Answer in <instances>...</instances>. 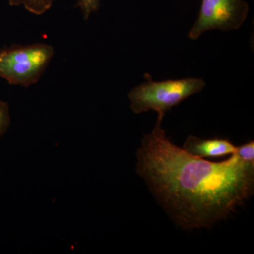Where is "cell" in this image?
Segmentation results:
<instances>
[{"mask_svg": "<svg viewBox=\"0 0 254 254\" xmlns=\"http://www.w3.org/2000/svg\"><path fill=\"white\" fill-rule=\"evenodd\" d=\"M11 123L9 105L0 100V137L7 131Z\"/></svg>", "mask_w": 254, "mask_h": 254, "instance_id": "obj_7", "label": "cell"}, {"mask_svg": "<svg viewBox=\"0 0 254 254\" xmlns=\"http://www.w3.org/2000/svg\"><path fill=\"white\" fill-rule=\"evenodd\" d=\"M183 149L197 158H219L235 153L237 147L223 138L202 139L194 136L187 138Z\"/></svg>", "mask_w": 254, "mask_h": 254, "instance_id": "obj_5", "label": "cell"}, {"mask_svg": "<svg viewBox=\"0 0 254 254\" xmlns=\"http://www.w3.org/2000/svg\"><path fill=\"white\" fill-rule=\"evenodd\" d=\"M146 81L135 87L128 93L131 109L140 114L153 110L165 115L167 111L187 98L203 91L205 83L201 78H188L155 82L145 75Z\"/></svg>", "mask_w": 254, "mask_h": 254, "instance_id": "obj_2", "label": "cell"}, {"mask_svg": "<svg viewBox=\"0 0 254 254\" xmlns=\"http://www.w3.org/2000/svg\"><path fill=\"white\" fill-rule=\"evenodd\" d=\"M10 6H23L31 14L41 16L51 9L58 0H7Z\"/></svg>", "mask_w": 254, "mask_h": 254, "instance_id": "obj_6", "label": "cell"}, {"mask_svg": "<svg viewBox=\"0 0 254 254\" xmlns=\"http://www.w3.org/2000/svg\"><path fill=\"white\" fill-rule=\"evenodd\" d=\"M100 0H78V6L81 9L85 20H88L93 13L96 12L100 7Z\"/></svg>", "mask_w": 254, "mask_h": 254, "instance_id": "obj_8", "label": "cell"}, {"mask_svg": "<svg viewBox=\"0 0 254 254\" xmlns=\"http://www.w3.org/2000/svg\"><path fill=\"white\" fill-rule=\"evenodd\" d=\"M248 12L249 5L245 0H202L198 18L188 37L196 40L210 30L238 29Z\"/></svg>", "mask_w": 254, "mask_h": 254, "instance_id": "obj_4", "label": "cell"}, {"mask_svg": "<svg viewBox=\"0 0 254 254\" xmlns=\"http://www.w3.org/2000/svg\"><path fill=\"white\" fill-rule=\"evenodd\" d=\"M54 55L53 47L46 43L5 48L0 51V77L14 86L36 84Z\"/></svg>", "mask_w": 254, "mask_h": 254, "instance_id": "obj_3", "label": "cell"}, {"mask_svg": "<svg viewBox=\"0 0 254 254\" xmlns=\"http://www.w3.org/2000/svg\"><path fill=\"white\" fill-rule=\"evenodd\" d=\"M158 115L137 151L136 173L160 205L184 229L210 228L253 195L254 163L237 152L220 163L197 158L170 141Z\"/></svg>", "mask_w": 254, "mask_h": 254, "instance_id": "obj_1", "label": "cell"}, {"mask_svg": "<svg viewBox=\"0 0 254 254\" xmlns=\"http://www.w3.org/2000/svg\"><path fill=\"white\" fill-rule=\"evenodd\" d=\"M236 152L239 157L247 163H254V142L250 141L237 147Z\"/></svg>", "mask_w": 254, "mask_h": 254, "instance_id": "obj_9", "label": "cell"}]
</instances>
